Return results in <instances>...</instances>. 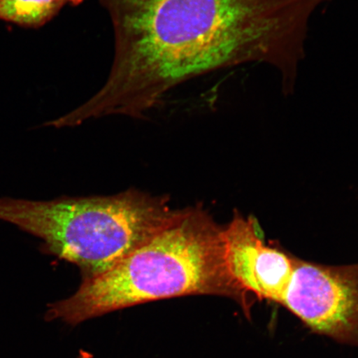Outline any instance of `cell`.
<instances>
[{"label": "cell", "instance_id": "obj_5", "mask_svg": "<svg viewBox=\"0 0 358 358\" xmlns=\"http://www.w3.org/2000/svg\"><path fill=\"white\" fill-rule=\"evenodd\" d=\"M228 268L237 284L255 299L281 303L297 257L279 245L267 244L256 218L235 212L223 227Z\"/></svg>", "mask_w": 358, "mask_h": 358}, {"label": "cell", "instance_id": "obj_7", "mask_svg": "<svg viewBox=\"0 0 358 358\" xmlns=\"http://www.w3.org/2000/svg\"><path fill=\"white\" fill-rule=\"evenodd\" d=\"M78 358H93V355L91 352L83 350V349H80L78 353Z\"/></svg>", "mask_w": 358, "mask_h": 358}, {"label": "cell", "instance_id": "obj_4", "mask_svg": "<svg viewBox=\"0 0 358 358\" xmlns=\"http://www.w3.org/2000/svg\"><path fill=\"white\" fill-rule=\"evenodd\" d=\"M280 306L313 332L358 348V263L329 266L297 257Z\"/></svg>", "mask_w": 358, "mask_h": 358}, {"label": "cell", "instance_id": "obj_3", "mask_svg": "<svg viewBox=\"0 0 358 358\" xmlns=\"http://www.w3.org/2000/svg\"><path fill=\"white\" fill-rule=\"evenodd\" d=\"M183 209L167 196L131 189L50 201L0 199V220L43 241L41 252L74 264L83 280L102 274L164 231Z\"/></svg>", "mask_w": 358, "mask_h": 358}, {"label": "cell", "instance_id": "obj_2", "mask_svg": "<svg viewBox=\"0 0 358 358\" xmlns=\"http://www.w3.org/2000/svg\"><path fill=\"white\" fill-rule=\"evenodd\" d=\"M187 295L232 299L245 315L255 301L228 268L223 227L201 206L183 209L171 225L110 270L83 280L73 296L49 304L45 319L76 326L123 308Z\"/></svg>", "mask_w": 358, "mask_h": 358}, {"label": "cell", "instance_id": "obj_1", "mask_svg": "<svg viewBox=\"0 0 358 358\" xmlns=\"http://www.w3.org/2000/svg\"><path fill=\"white\" fill-rule=\"evenodd\" d=\"M115 38L100 91L55 120L75 127L112 115L145 118L178 85L243 62L287 69L317 0H100Z\"/></svg>", "mask_w": 358, "mask_h": 358}, {"label": "cell", "instance_id": "obj_6", "mask_svg": "<svg viewBox=\"0 0 358 358\" xmlns=\"http://www.w3.org/2000/svg\"><path fill=\"white\" fill-rule=\"evenodd\" d=\"M86 0H0V20L26 29H39L55 17L66 4L78 6Z\"/></svg>", "mask_w": 358, "mask_h": 358}]
</instances>
